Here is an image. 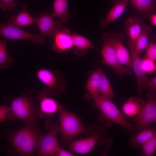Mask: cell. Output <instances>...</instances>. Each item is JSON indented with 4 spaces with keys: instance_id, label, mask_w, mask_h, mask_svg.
Returning <instances> with one entry per match:
<instances>
[{
    "instance_id": "1",
    "label": "cell",
    "mask_w": 156,
    "mask_h": 156,
    "mask_svg": "<svg viewBox=\"0 0 156 156\" xmlns=\"http://www.w3.org/2000/svg\"><path fill=\"white\" fill-rule=\"evenodd\" d=\"M36 124L27 123L24 127L13 132L4 133L18 154L26 156L34 155L37 151L39 138L42 135Z\"/></svg>"
},
{
    "instance_id": "2",
    "label": "cell",
    "mask_w": 156,
    "mask_h": 156,
    "mask_svg": "<svg viewBox=\"0 0 156 156\" xmlns=\"http://www.w3.org/2000/svg\"><path fill=\"white\" fill-rule=\"evenodd\" d=\"M91 96L95 106L99 111L100 119L106 126H110L113 123L125 128L129 133L134 131V125L125 118L112 101L103 98L100 95Z\"/></svg>"
},
{
    "instance_id": "3",
    "label": "cell",
    "mask_w": 156,
    "mask_h": 156,
    "mask_svg": "<svg viewBox=\"0 0 156 156\" xmlns=\"http://www.w3.org/2000/svg\"><path fill=\"white\" fill-rule=\"evenodd\" d=\"M31 92L29 91L12 101L10 108V119L13 117L21 119L27 123H37V118L42 115L35 108Z\"/></svg>"
},
{
    "instance_id": "4",
    "label": "cell",
    "mask_w": 156,
    "mask_h": 156,
    "mask_svg": "<svg viewBox=\"0 0 156 156\" xmlns=\"http://www.w3.org/2000/svg\"><path fill=\"white\" fill-rule=\"evenodd\" d=\"M86 132L90 134V136L76 140L71 144L70 149L74 153L77 154L88 153L96 145L103 144L108 138L107 129L100 125H93L86 129Z\"/></svg>"
},
{
    "instance_id": "5",
    "label": "cell",
    "mask_w": 156,
    "mask_h": 156,
    "mask_svg": "<svg viewBox=\"0 0 156 156\" xmlns=\"http://www.w3.org/2000/svg\"><path fill=\"white\" fill-rule=\"evenodd\" d=\"M101 39L103 41L101 53L105 63L113 68L116 73L121 77L125 75L131 76L132 72L124 66L119 61L112 34L104 33L102 35Z\"/></svg>"
},
{
    "instance_id": "6",
    "label": "cell",
    "mask_w": 156,
    "mask_h": 156,
    "mask_svg": "<svg viewBox=\"0 0 156 156\" xmlns=\"http://www.w3.org/2000/svg\"><path fill=\"white\" fill-rule=\"evenodd\" d=\"M59 111L60 133L64 140H71L86 132V129L77 116L61 107Z\"/></svg>"
},
{
    "instance_id": "7",
    "label": "cell",
    "mask_w": 156,
    "mask_h": 156,
    "mask_svg": "<svg viewBox=\"0 0 156 156\" xmlns=\"http://www.w3.org/2000/svg\"><path fill=\"white\" fill-rule=\"evenodd\" d=\"M46 125L49 131L39 138L37 150L38 156H52L60 146L57 138L60 133V125L51 120L48 121Z\"/></svg>"
},
{
    "instance_id": "8",
    "label": "cell",
    "mask_w": 156,
    "mask_h": 156,
    "mask_svg": "<svg viewBox=\"0 0 156 156\" xmlns=\"http://www.w3.org/2000/svg\"><path fill=\"white\" fill-rule=\"evenodd\" d=\"M150 92L148 95V100L140 112L131 119L139 131L150 127L156 121L155 92Z\"/></svg>"
},
{
    "instance_id": "9",
    "label": "cell",
    "mask_w": 156,
    "mask_h": 156,
    "mask_svg": "<svg viewBox=\"0 0 156 156\" xmlns=\"http://www.w3.org/2000/svg\"><path fill=\"white\" fill-rule=\"evenodd\" d=\"M0 36L8 39L27 40L37 44H45V37L28 32L19 27L3 22L0 23Z\"/></svg>"
},
{
    "instance_id": "10",
    "label": "cell",
    "mask_w": 156,
    "mask_h": 156,
    "mask_svg": "<svg viewBox=\"0 0 156 156\" xmlns=\"http://www.w3.org/2000/svg\"><path fill=\"white\" fill-rule=\"evenodd\" d=\"M37 79L47 86L44 90L37 96V98L40 99L48 95L57 94L59 80L56 73L48 69L41 68L36 72Z\"/></svg>"
},
{
    "instance_id": "11",
    "label": "cell",
    "mask_w": 156,
    "mask_h": 156,
    "mask_svg": "<svg viewBox=\"0 0 156 156\" xmlns=\"http://www.w3.org/2000/svg\"><path fill=\"white\" fill-rule=\"evenodd\" d=\"M55 18L52 14L47 13H41L34 18V23L37 25L41 35L53 38L55 34L64 28L61 22L55 21Z\"/></svg>"
},
{
    "instance_id": "12",
    "label": "cell",
    "mask_w": 156,
    "mask_h": 156,
    "mask_svg": "<svg viewBox=\"0 0 156 156\" xmlns=\"http://www.w3.org/2000/svg\"><path fill=\"white\" fill-rule=\"evenodd\" d=\"M135 41L128 38L129 46L131 53L132 68L135 74L137 83V94L141 95L145 82L147 80L146 74L142 67V59L140 54L136 51L135 46Z\"/></svg>"
},
{
    "instance_id": "13",
    "label": "cell",
    "mask_w": 156,
    "mask_h": 156,
    "mask_svg": "<svg viewBox=\"0 0 156 156\" xmlns=\"http://www.w3.org/2000/svg\"><path fill=\"white\" fill-rule=\"evenodd\" d=\"M52 49L55 52L60 53L69 50L73 47L72 34L70 30L63 28L58 31L53 38Z\"/></svg>"
},
{
    "instance_id": "14",
    "label": "cell",
    "mask_w": 156,
    "mask_h": 156,
    "mask_svg": "<svg viewBox=\"0 0 156 156\" xmlns=\"http://www.w3.org/2000/svg\"><path fill=\"white\" fill-rule=\"evenodd\" d=\"M129 0H112L113 6L106 16L101 19L100 25L104 29L111 23L116 20L123 14L127 7Z\"/></svg>"
},
{
    "instance_id": "15",
    "label": "cell",
    "mask_w": 156,
    "mask_h": 156,
    "mask_svg": "<svg viewBox=\"0 0 156 156\" xmlns=\"http://www.w3.org/2000/svg\"><path fill=\"white\" fill-rule=\"evenodd\" d=\"M116 54L120 62L132 68V63L131 57L129 52L124 46L122 40V37L120 34H112Z\"/></svg>"
},
{
    "instance_id": "16",
    "label": "cell",
    "mask_w": 156,
    "mask_h": 156,
    "mask_svg": "<svg viewBox=\"0 0 156 156\" xmlns=\"http://www.w3.org/2000/svg\"><path fill=\"white\" fill-rule=\"evenodd\" d=\"M145 103L143 99L139 97H131L123 104L122 110L126 115L134 117L140 113Z\"/></svg>"
},
{
    "instance_id": "17",
    "label": "cell",
    "mask_w": 156,
    "mask_h": 156,
    "mask_svg": "<svg viewBox=\"0 0 156 156\" xmlns=\"http://www.w3.org/2000/svg\"><path fill=\"white\" fill-rule=\"evenodd\" d=\"M155 135V127L151 126L140 131L136 134L132 135L130 139V144L134 148H139Z\"/></svg>"
},
{
    "instance_id": "18",
    "label": "cell",
    "mask_w": 156,
    "mask_h": 156,
    "mask_svg": "<svg viewBox=\"0 0 156 156\" xmlns=\"http://www.w3.org/2000/svg\"><path fill=\"white\" fill-rule=\"evenodd\" d=\"M27 8V5L24 4L21 11L16 15H12L7 23L20 27L34 23V18L28 12Z\"/></svg>"
},
{
    "instance_id": "19",
    "label": "cell",
    "mask_w": 156,
    "mask_h": 156,
    "mask_svg": "<svg viewBox=\"0 0 156 156\" xmlns=\"http://www.w3.org/2000/svg\"><path fill=\"white\" fill-rule=\"evenodd\" d=\"M142 25L141 19L135 16L128 18L124 25L128 38L135 41L141 33Z\"/></svg>"
},
{
    "instance_id": "20",
    "label": "cell",
    "mask_w": 156,
    "mask_h": 156,
    "mask_svg": "<svg viewBox=\"0 0 156 156\" xmlns=\"http://www.w3.org/2000/svg\"><path fill=\"white\" fill-rule=\"evenodd\" d=\"M74 51L76 54L81 56L85 54L89 49H95L92 43L86 38L77 34H72Z\"/></svg>"
},
{
    "instance_id": "21",
    "label": "cell",
    "mask_w": 156,
    "mask_h": 156,
    "mask_svg": "<svg viewBox=\"0 0 156 156\" xmlns=\"http://www.w3.org/2000/svg\"><path fill=\"white\" fill-rule=\"evenodd\" d=\"M68 7V0H54L52 14L55 18H60L63 22L67 23L70 16Z\"/></svg>"
},
{
    "instance_id": "22",
    "label": "cell",
    "mask_w": 156,
    "mask_h": 156,
    "mask_svg": "<svg viewBox=\"0 0 156 156\" xmlns=\"http://www.w3.org/2000/svg\"><path fill=\"white\" fill-rule=\"evenodd\" d=\"M152 27L142 24L141 33L135 41V48L137 52L140 54L146 50L148 44V38L152 32Z\"/></svg>"
},
{
    "instance_id": "23",
    "label": "cell",
    "mask_w": 156,
    "mask_h": 156,
    "mask_svg": "<svg viewBox=\"0 0 156 156\" xmlns=\"http://www.w3.org/2000/svg\"><path fill=\"white\" fill-rule=\"evenodd\" d=\"M102 71L101 69H98L93 72L88 78L86 88L91 96L100 95L99 81Z\"/></svg>"
},
{
    "instance_id": "24",
    "label": "cell",
    "mask_w": 156,
    "mask_h": 156,
    "mask_svg": "<svg viewBox=\"0 0 156 156\" xmlns=\"http://www.w3.org/2000/svg\"><path fill=\"white\" fill-rule=\"evenodd\" d=\"M100 95L103 98L112 101L114 97L113 90L109 81L102 71L99 81Z\"/></svg>"
},
{
    "instance_id": "25",
    "label": "cell",
    "mask_w": 156,
    "mask_h": 156,
    "mask_svg": "<svg viewBox=\"0 0 156 156\" xmlns=\"http://www.w3.org/2000/svg\"><path fill=\"white\" fill-rule=\"evenodd\" d=\"M40 100V107L41 113L52 114L59 110L61 107L57 102L52 98L47 96L42 98Z\"/></svg>"
},
{
    "instance_id": "26",
    "label": "cell",
    "mask_w": 156,
    "mask_h": 156,
    "mask_svg": "<svg viewBox=\"0 0 156 156\" xmlns=\"http://www.w3.org/2000/svg\"><path fill=\"white\" fill-rule=\"evenodd\" d=\"M7 41L0 39V68L1 69L10 67L14 62L13 57L7 54Z\"/></svg>"
},
{
    "instance_id": "27",
    "label": "cell",
    "mask_w": 156,
    "mask_h": 156,
    "mask_svg": "<svg viewBox=\"0 0 156 156\" xmlns=\"http://www.w3.org/2000/svg\"><path fill=\"white\" fill-rule=\"evenodd\" d=\"M131 4L138 11L144 12H152L156 8L155 0H136L131 1Z\"/></svg>"
},
{
    "instance_id": "28",
    "label": "cell",
    "mask_w": 156,
    "mask_h": 156,
    "mask_svg": "<svg viewBox=\"0 0 156 156\" xmlns=\"http://www.w3.org/2000/svg\"><path fill=\"white\" fill-rule=\"evenodd\" d=\"M141 146L142 152L140 156H153L156 151V135L143 144Z\"/></svg>"
},
{
    "instance_id": "29",
    "label": "cell",
    "mask_w": 156,
    "mask_h": 156,
    "mask_svg": "<svg viewBox=\"0 0 156 156\" xmlns=\"http://www.w3.org/2000/svg\"><path fill=\"white\" fill-rule=\"evenodd\" d=\"M155 61L145 57L142 59V68L146 73L152 74L156 70Z\"/></svg>"
},
{
    "instance_id": "30",
    "label": "cell",
    "mask_w": 156,
    "mask_h": 156,
    "mask_svg": "<svg viewBox=\"0 0 156 156\" xmlns=\"http://www.w3.org/2000/svg\"><path fill=\"white\" fill-rule=\"evenodd\" d=\"M146 57L155 61L156 60V44L154 42H149L146 50Z\"/></svg>"
},
{
    "instance_id": "31",
    "label": "cell",
    "mask_w": 156,
    "mask_h": 156,
    "mask_svg": "<svg viewBox=\"0 0 156 156\" xmlns=\"http://www.w3.org/2000/svg\"><path fill=\"white\" fill-rule=\"evenodd\" d=\"M16 3L14 0H1L0 5L2 10L6 12H11L14 8Z\"/></svg>"
},
{
    "instance_id": "32",
    "label": "cell",
    "mask_w": 156,
    "mask_h": 156,
    "mask_svg": "<svg viewBox=\"0 0 156 156\" xmlns=\"http://www.w3.org/2000/svg\"><path fill=\"white\" fill-rule=\"evenodd\" d=\"M10 108L5 105H0V122H3L10 118Z\"/></svg>"
},
{
    "instance_id": "33",
    "label": "cell",
    "mask_w": 156,
    "mask_h": 156,
    "mask_svg": "<svg viewBox=\"0 0 156 156\" xmlns=\"http://www.w3.org/2000/svg\"><path fill=\"white\" fill-rule=\"evenodd\" d=\"M147 89L151 92H155L156 90V76L147 80L143 87V89Z\"/></svg>"
},
{
    "instance_id": "34",
    "label": "cell",
    "mask_w": 156,
    "mask_h": 156,
    "mask_svg": "<svg viewBox=\"0 0 156 156\" xmlns=\"http://www.w3.org/2000/svg\"><path fill=\"white\" fill-rule=\"evenodd\" d=\"M74 155L73 153L60 146L57 149L52 155V156H72Z\"/></svg>"
},
{
    "instance_id": "35",
    "label": "cell",
    "mask_w": 156,
    "mask_h": 156,
    "mask_svg": "<svg viewBox=\"0 0 156 156\" xmlns=\"http://www.w3.org/2000/svg\"><path fill=\"white\" fill-rule=\"evenodd\" d=\"M150 21L152 24L155 27L156 26V14L153 13L151 15Z\"/></svg>"
},
{
    "instance_id": "36",
    "label": "cell",
    "mask_w": 156,
    "mask_h": 156,
    "mask_svg": "<svg viewBox=\"0 0 156 156\" xmlns=\"http://www.w3.org/2000/svg\"><path fill=\"white\" fill-rule=\"evenodd\" d=\"M130 0L131 1H135L136 0Z\"/></svg>"
}]
</instances>
